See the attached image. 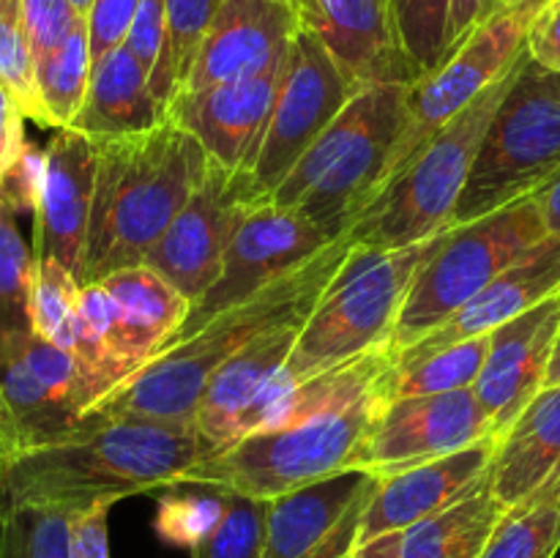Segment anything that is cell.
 Instances as JSON below:
<instances>
[{
  "label": "cell",
  "instance_id": "6da1fadb",
  "mask_svg": "<svg viewBox=\"0 0 560 558\" xmlns=\"http://www.w3.org/2000/svg\"><path fill=\"white\" fill-rule=\"evenodd\" d=\"M399 353L392 342L299 383L277 419L206 454L184 481L273 501L355 468L377 414L394 399Z\"/></svg>",
  "mask_w": 560,
  "mask_h": 558
},
{
  "label": "cell",
  "instance_id": "7a4b0ae2",
  "mask_svg": "<svg viewBox=\"0 0 560 558\" xmlns=\"http://www.w3.org/2000/svg\"><path fill=\"white\" fill-rule=\"evenodd\" d=\"M206 454L195 421L85 416L55 441L0 457V503L77 514L178 485Z\"/></svg>",
  "mask_w": 560,
  "mask_h": 558
},
{
  "label": "cell",
  "instance_id": "3957f363",
  "mask_svg": "<svg viewBox=\"0 0 560 558\" xmlns=\"http://www.w3.org/2000/svg\"><path fill=\"white\" fill-rule=\"evenodd\" d=\"M211 156L195 135L164 120L156 129L96 140V184L80 284L140 266L206 181Z\"/></svg>",
  "mask_w": 560,
  "mask_h": 558
},
{
  "label": "cell",
  "instance_id": "277c9868",
  "mask_svg": "<svg viewBox=\"0 0 560 558\" xmlns=\"http://www.w3.org/2000/svg\"><path fill=\"white\" fill-rule=\"evenodd\" d=\"M355 249L345 230L326 249L290 268L252 293L249 299L228 306L211 321L170 342L156 359L120 383L107 399L88 416H142L162 421H191L208 381L282 317L315 310L328 284L353 260Z\"/></svg>",
  "mask_w": 560,
  "mask_h": 558
},
{
  "label": "cell",
  "instance_id": "5b68a950",
  "mask_svg": "<svg viewBox=\"0 0 560 558\" xmlns=\"http://www.w3.org/2000/svg\"><path fill=\"white\" fill-rule=\"evenodd\" d=\"M408 85H366L345 104L268 200L342 235L381 186L405 126Z\"/></svg>",
  "mask_w": 560,
  "mask_h": 558
},
{
  "label": "cell",
  "instance_id": "8992f818",
  "mask_svg": "<svg viewBox=\"0 0 560 558\" xmlns=\"http://www.w3.org/2000/svg\"><path fill=\"white\" fill-rule=\"evenodd\" d=\"M525 58H528V49L512 66L509 74H503L495 85L487 88L452 124L443 126L410 159L408 167L394 175L366 202L364 211L348 228L350 239L359 249H402V246H413L452 228L454 208H457L465 184H468L481 137H485L495 109L501 107L503 96L512 88Z\"/></svg>",
  "mask_w": 560,
  "mask_h": 558
},
{
  "label": "cell",
  "instance_id": "52a82bcc",
  "mask_svg": "<svg viewBox=\"0 0 560 558\" xmlns=\"http://www.w3.org/2000/svg\"><path fill=\"white\" fill-rule=\"evenodd\" d=\"M441 235L402 249H355L353 260L328 284L301 326L299 342L288 361L290 381L299 386L366 350L392 342L410 284Z\"/></svg>",
  "mask_w": 560,
  "mask_h": 558
},
{
  "label": "cell",
  "instance_id": "ba28073f",
  "mask_svg": "<svg viewBox=\"0 0 560 558\" xmlns=\"http://www.w3.org/2000/svg\"><path fill=\"white\" fill-rule=\"evenodd\" d=\"M556 173H560V74L528 55L481 137L452 228L536 195Z\"/></svg>",
  "mask_w": 560,
  "mask_h": 558
},
{
  "label": "cell",
  "instance_id": "9c48e42d",
  "mask_svg": "<svg viewBox=\"0 0 560 558\" xmlns=\"http://www.w3.org/2000/svg\"><path fill=\"white\" fill-rule=\"evenodd\" d=\"M545 239L550 235L536 195L476 222L448 228L410 284L394 326L392 348L402 353L435 332Z\"/></svg>",
  "mask_w": 560,
  "mask_h": 558
},
{
  "label": "cell",
  "instance_id": "30bf717a",
  "mask_svg": "<svg viewBox=\"0 0 560 558\" xmlns=\"http://www.w3.org/2000/svg\"><path fill=\"white\" fill-rule=\"evenodd\" d=\"M530 16L520 11L498 9L490 20L481 22L443 63L427 71L424 77L408 85V102H405V126L388 156L386 173L381 186L388 184L394 175L408 167L410 159L443 129L452 124L459 113L470 107L487 88L495 85L503 74L528 49ZM375 191V195H377ZM372 195V197H375Z\"/></svg>",
  "mask_w": 560,
  "mask_h": 558
},
{
  "label": "cell",
  "instance_id": "8fae6325",
  "mask_svg": "<svg viewBox=\"0 0 560 558\" xmlns=\"http://www.w3.org/2000/svg\"><path fill=\"white\" fill-rule=\"evenodd\" d=\"M361 88L326 47L299 25L288 44L282 82L249 173L266 197L282 184L312 142Z\"/></svg>",
  "mask_w": 560,
  "mask_h": 558
},
{
  "label": "cell",
  "instance_id": "7c38bea8",
  "mask_svg": "<svg viewBox=\"0 0 560 558\" xmlns=\"http://www.w3.org/2000/svg\"><path fill=\"white\" fill-rule=\"evenodd\" d=\"M268 200L249 170L211 159L206 181L173 219L148 255L156 268L195 304L219 279L230 244L257 202Z\"/></svg>",
  "mask_w": 560,
  "mask_h": 558
},
{
  "label": "cell",
  "instance_id": "4fadbf2b",
  "mask_svg": "<svg viewBox=\"0 0 560 558\" xmlns=\"http://www.w3.org/2000/svg\"><path fill=\"white\" fill-rule=\"evenodd\" d=\"M310 312L282 317L268 326L208 381L191 421L211 452L230 446L277 419L295 392V383L288 375V361Z\"/></svg>",
  "mask_w": 560,
  "mask_h": 558
},
{
  "label": "cell",
  "instance_id": "5bb4252c",
  "mask_svg": "<svg viewBox=\"0 0 560 558\" xmlns=\"http://www.w3.org/2000/svg\"><path fill=\"white\" fill-rule=\"evenodd\" d=\"M490 432H495L492 419L474 388L394 397L377 414L355 468L386 479L459 452Z\"/></svg>",
  "mask_w": 560,
  "mask_h": 558
},
{
  "label": "cell",
  "instance_id": "9a60e30c",
  "mask_svg": "<svg viewBox=\"0 0 560 558\" xmlns=\"http://www.w3.org/2000/svg\"><path fill=\"white\" fill-rule=\"evenodd\" d=\"M331 241V233L317 228L301 213L271 200L257 202L230 244L219 279L189 306V317L170 342L195 332L197 326L211 321L228 306L249 299L252 293L288 274L290 268L301 266L320 249H326Z\"/></svg>",
  "mask_w": 560,
  "mask_h": 558
},
{
  "label": "cell",
  "instance_id": "2e32d148",
  "mask_svg": "<svg viewBox=\"0 0 560 558\" xmlns=\"http://www.w3.org/2000/svg\"><path fill=\"white\" fill-rule=\"evenodd\" d=\"M381 476L350 468L268 501L262 558H350Z\"/></svg>",
  "mask_w": 560,
  "mask_h": 558
},
{
  "label": "cell",
  "instance_id": "e0dca14e",
  "mask_svg": "<svg viewBox=\"0 0 560 558\" xmlns=\"http://www.w3.org/2000/svg\"><path fill=\"white\" fill-rule=\"evenodd\" d=\"M293 9L359 88L424 77L405 44L397 0H293Z\"/></svg>",
  "mask_w": 560,
  "mask_h": 558
},
{
  "label": "cell",
  "instance_id": "ac0fdd59",
  "mask_svg": "<svg viewBox=\"0 0 560 558\" xmlns=\"http://www.w3.org/2000/svg\"><path fill=\"white\" fill-rule=\"evenodd\" d=\"M284 58L288 49L260 71L202 91H180L170 102L167 118L195 135L213 162L249 170L271 120Z\"/></svg>",
  "mask_w": 560,
  "mask_h": 558
},
{
  "label": "cell",
  "instance_id": "d6986e66",
  "mask_svg": "<svg viewBox=\"0 0 560 558\" xmlns=\"http://www.w3.org/2000/svg\"><path fill=\"white\" fill-rule=\"evenodd\" d=\"M96 184V140L58 129L44 148V178L33 211V260L80 271Z\"/></svg>",
  "mask_w": 560,
  "mask_h": 558
},
{
  "label": "cell",
  "instance_id": "ffe728a7",
  "mask_svg": "<svg viewBox=\"0 0 560 558\" xmlns=\"http://www.w3.org/2000/svg\"><path fill=\"white\" fill-rule=\"evenodd\" d=\"M498 438V432H490L459 452L381 479L361 523L359 545L381 534L413 528L479 490L490 479Z\"/></svg>",
  "mask_w": 560,
  "mask_h": 558
},
{
  "label": "cell",
  "instance_id": "44dd1931",
  "mask_svg": "<svg viewBox=\"0 0 560 558\" xmlns=\"http://www.w3.org/2000/svg\"><path fill=\"white\" fill-rule=\"evenodd\" d=\"M560 334V290L490 334V353L474 392L501 435L545 388Z\"/></svg>",
  "mask_w": 560,
  "mask_h": 558
},
{
  "label": "cell",
  "instance_id": "7402d4cb",
  "mask_svg": "<svg viewBox=\"0 0 560 558\" xmlns=\"http://www.w3.org/2000/svg\"><path fill=\"white\" fill-rule=\"evenodd\" d=\"M299 14L284 0H224L184 91H202L266 69L288 49Z\"/></svg>",
  "mask_w": 560,
  "mask_h": 558
},
{
  "label": "cell",
  "instance_id": "603a6c76",
  "mask_svg": "<svg viewBox=\"0 0 560 558\" xmlns=\"http://www.w3.org/2000/svg\"><path fill=\"white\" fill-rule=\"evenodd\" d=\"M560 290V239H545L539 246L520 257L506 268L501 277L492 279L474 301L463 306L457 315L448 317L443 326L421 337L419 342L399 353V367L427 359L438 350L457 345L463 339L492 334L498 326L512 317L523 315L530 306L541 304L545 299Z\"/></svg>",
  "mask_w": 560,
  "mask_h": 558
},
{
  "label": "cell",
  "instance_id": "cb8c5ba5",
  "mask_svg": "<svg viewBox=\"0 0 560 558\" xmlns=\"http://www.w3.org/2000/svg\"><path fill=\"white\" fill-rule=\"evenodd\" d=\"M102 284L115 301L109 350L131 377L148 361L156 359L180 332L189 317L191 301L148 263L120 268L104 277Z\"/></svg>",
  "mask_w": 560,
  "mask_h": 558
},
{
  "label": "cell",
  "instance_id": "d4e9b609",
  "mask_svg": "<svg viewBox=\"0 0 560 558\" xmlns=\"http://www.w3.org/2000/svg\"><path fill=\"white\" fill-rule=\"evenodd\" d=\"M560 468V386H545L498 438L490 485L506 509L528 501Z\"/></svg>",
  "mask_w": 560,
  "mask_h": 558
},
{
  "label": "cell",
  "instance_id": "484cf974",
  "mask_svg": "<svg viewBox=\"0 0 560 558\" xmlns=\"http://www.w3.org/2000/svg\"><path fill=\"white\" fill-rule=\"evenodd\" d=\"M167 120V107L153 93L148 71L126 44L93 63L85 102L71 129L91 140L137 135Z\"/></svg>",
  "mask_w": 560,
  "mask_h": 558
},
{
  "label": "cell",
  "instance_id": "4316f807",
  "mask_svg": "<svg viewBox=\"0 0 560 558\" xmlns=\"http://www.w3.org/2000/svg\"><path fill=\"white\" fill-rule=\"evenodd\" d=\"M27 334L9 339L0 348V394H3V403L9 408L11 425L16 432V452L55 441L82 421L69 405L52 397L44 388V383L33 375L25 359Z\"/></svg>",
  "mask_w": 560,
  "mask_h": 558
},
{
  "label": "cell",
  "instance_id": "83f0119b",
  "mask_svg": "<svg viewBox=\"0 0 560 558\" xmlns=\"http://www.w3.org/2000/svg\"><path fill=\"white\" fill-rule=\"evenodd\" d=\"M503 514L487 479L465 501L405 531L402 558H479Z\"/></svg>",
  "mask_w": 560,
  "mask_h": 558
},
{
  "label": "cell",
  "instance_id": "f1b7e54d",
  "mask_svg": "<svg viewBox=\"0 0 560 558\" xmlns=\"http://www.w3.org/2000/svg\"><path fill=\"white\" fill-rule=\"evenodd\" d=\"M91 74V36H88V20L82 16L80 25L55 53L36 60V91L47 129H71L85 102Z\"/></svg>",
  "mask_w": 560,
  "mask_h": 558
},
{
  "label": "cell",
  "instance_id": "f546056e",
  "mask_svg": "<svg viewBox=\"0 0 560 558\" xmlns=\"http://www.w3.org/2000/svg\"><path fill=\"white\" fill-rule=\"evenodd\" d=\"M222 3L224 0H164V47L151 71V88L164 107H170L189 82L197 53Z\"/></svg>",
  "mask_w": 560,
  "mask_h": 558
},
{
  "label": "cell",
  "instance_id": "4dcf8cb0",
  "mask_svg": "<svg viewBox=\"0 0 560 558\" xmlns=\"http://www.w3.org/2000/svg\"><path fill=\"white\" fill-rule=\"evenodd\" d=\"M33 249L16 228V211L0 191V348L9 339L33 332L31 284Z\"/></svg>",
  "mask_w": 560,
  "mask_h": 558
},
{
  "label": "cell",
  "instance_id": "1f68e13d",
  "mask_svg": "<svg viewBox=\"0 0 560 558\" xmlns=\"http://www.w3.org/2000/svg\"><path fill=\"white\" fill-rule=\"evenodd\" d=\"M490 353V334L463 339L438 350L427 359L399 367L394 381V397H419V394H446L474 388Z\"/></svg>",
  "mask_w": 560,
  "mask_h": 558
},
{
  "label": "cell",
  "instance_id": "d6a6232c",
  "mask_svg": "<svg viewBox=\"0 0 560 558\" xmlns=\"http://www.w3.org/2000/svg\"><path fill=\"white\" fill-rule=\"evenodd\" d=\"M164 490L156 509V534L167 545L195 550L222 520L228 490L197 481H178Z\"/></svg>",
  "mask_w": 560,
  "mask_h": 558
},
{
  "label": "cell",
  "instance_id": "836d02e7",
  "mask_svg": "<svg viewBox=\"0 0 560 558\" xmlns=\"http://www.w3.org/2000/svg\"><path fill=\"white\" fill-rule=\"evenodd\" d=\"M71 518L63 509L0 503V558H71Z\"/></svg>",
  "mask_w": 560,
  "mask_h": 558
},
{
  "label": "cell",
  "instance_id": "e575fe53",
  "mask_svg": "<svg viewBox=\"0 0 560 558\" xmlns=\"http://www.w3.org/2000/svg\"><path fill=\"white\" fill-rule=\"evenodd\" d=\"M560 503L523 501L506 509L479 558H556Z\"/></svg>",
  "mask_w": 560,
  "mask_h": 558
},
{
  "label": "cell",
  "instance_id": "d590c367",
  "mask_svg": "<svg viewBox=\"0 0 560 558\" xmlns=\"http://www.w3.org/2000/svg\"><path fill=\"white\" fill-rule=\"evenodd\" d=\"M80 279L55 260H36L31 284V326L38 337L71 350L80 306Z\"/></svg>",
  "mask_w": 560,
  "mask_h": 558
},
{
  "label": "cell",
  "instance_id": "8d00e7d4",
  "mask_svg": "<svg viewBox=\"0 0 560 558\" xmlns=\"http://www.w3.org/2000/svg\"><path fill=\"white\" fill-rule=\"evenodd\" d=\"M0 85L9 88L27 118L47 129L36 91V58L22 22V0H0Z\"/></svg>",
  "mask_w": 560,
  "mask_h": 558
},
{
  "label": "cell",
  "instance_id": "74e56055",
  "mask_svg": "<svg viewBox=\"0 0 560 558\" xmlns=\"http://www.w3.org/2000/svg\"><path fill=\"white\" fill-rule=\"evenodd\" d=\"M268 501L228 490V509L217 528L191 550V558H262Z\"/></svg>",
  "mask_w": 560,
  "mask_h": 558
},
{
  "label": "cell",
  "instance_id": "f35d334b",
  "mask_svg": "<svg viewBox=\"0 0 560 558\" xmlns=\"http://www.w3.org/2000/svg\"><path fill=\"white\" fill-rule=\"evenodd\" d=\"M397 9L408 53L427 74L446 55L452 0H397Z\"/></svg>",
  "mask_w": 560,
  "mask_h": 558
},
{
  "label": "cell",
  "instance_id": "ab89813d",
  "mask_svg": "<svg viewBox=\"0 0 560 558\" xmlns=\"http://www.w3.org/2000/svg\"><path fill=\"white\" fill-rule=\"evenodd\" d=\"M25 359L31 364L33 375L44 383L52 397L69 405L77 416L80 414V370H77V359L71 350L60 348V345L49 342V339L38 337L31 332L25 337Z\"/></svg>",
  "mask_w": 560,
  "mask_h": 558
},
{
  "label": "cell",
  "instance_id": "60d3db41",
  "mask_svg": "<svg viewBox=\"0 0 560 558\" xmlns=\"http://www.w3.org/2000/svg\"><path fill=\"white\" fill-rule=\"evenodd\" d=\"M80 20L82 14L69 0H22V22L36 60L55 53L80 25Z\"/></svg>",
  "mask_w": 560,
  "mask_h": 558
},
{
  "label": "cell",
  "instance_id": "b9f144b4",
  "mask_svg": "<svg viewBox=\"0 0 560 558\" xmlns=\"http://www.w3.org/2000/svg\"><path fill=\"white\" fill-rule=\"evenodd\" d=\"M137 5L140 0H93L85 16L93 63L126 42Z\"/></svg>",
  "mask_w": 560,
  "mask_h": 558
},
{
  "label": "cell",
  "instance_id": "7bdbcfd3",
  "mask_svg": "<svg viewBox=\"0 0 560 558\" xmlns=\"http://www.w3.org/2000/svg\"><path fill=\"white\" fill-rule=\"evenodd\" d=\"M124 44L140 60L151 80V71L156 69L164 47V0H140Z\"/></svg>",
  "mask_w": 560,
  "mask_h": 558
},
{
  "label": "cell",
  "instance_id": "ee69618b",
  "mask_svg": "<svg viewBox=\"0 0 560 558\" xmlns=\"http://www.w3.org/2000/svg\"><path fill=\"white\" fill-rule=\"evenodd\" d=\"M109 507L96 503L71 518V558H109Z\"/></svg>",
  "mask_w": 560,
  "mask_h": 558
},
{
  "label": "cell",
  "instance_id": "f6af8a7d",
  "mask_svg": "<svg viewBox=\"0 0 560 558\" xmlns=\"http://www.w3.org/2000/svg\"><path fill=\"white\" fill-rule=\"evenodd\" d=\"M44 178V151H33V146L25 148L20 162L14 164L9 175L0 184V191L5 195V200L11 202L14 211H36L38 189H42Z\"/></svg>",
  "mask_w": 560,
  "mask_h": 558
},
{
  "label": "cell",
  "instance_id": "bcb514c9",
  "mask_svg": "<svg viewBox=\"0 0 560 558\" xmlns=\"http://www.w3.org/2000/svg\"><path fill=\"white\" fill-rule=\"evenodd\" d=\"M25 118L20 102L11 96L9 88L0 85V184L14 170L25 153Z\"/></svg>",
  "mask_w": 560,
  "mask_h": 558
},
{
  "label": "cell",
  "instance_id": "7dc6e473",
  "mask_svg": "<svg viewBox=\"0 0 560 558\" xmlns=\"http://www.w3.org/2000/svg\"><path fill=\"white\" fill-rule=\"evenodd\" d=\"M528 55L547 71L560 74V0H550L530 22Z\"/></svg>",
  "mask_w": 560,
  "mask_h": 558
},
{
  "label": "cell",
  "instance_id": "c3c4849f",
  "mask_svg": "<svg viewBox=\"0 0 560 558\" xmlns=\"http://www.w3.org/2000/svg\"><path fill=\"white\" fill-rule=\"evenodd\" d=\"M498 9V0H452V14H448V33H446V55L454 53L476 27L485 20H490ZM441 60V63H443Z\"/></svg>",
  "mask_w": 560,
  "mask_h": 558
},
{
  "label": "cell",
  "instance_id": "681fc988",
  "mask_svg": "<svg viewBox=\"0 0 560 558\" xmlns=\"http://www.w3.org/2000/svg\"><path fill=\"white\" fill-rule=\"evenodd\" d=\"M536 200H539L541 219H545V228L550 239H560V173L552 175L539 191H536Z\"/></svg>",
  "mask_w": 560,
  "mask_h": 558
},
{
  "label": "cell",
  "instance_id": "f907efd6",
  "mask_svg": "<svg viewBox=\"0 0 560 558\" xmlns=\"http://www.w3.org/2000/svg\"><path fill=\"white\" fill-rule=\"evenodd\" d=\"M402 534L405 531H392V534L361 542L350 558H402Z\"/></svg>",
  "mask_w": 560,
  "mask_h": 558
},
{
  "label": "cell",
  "instance_id": "816d5d0a",
  "mask_svg": "<svg viewBox=\"0 0 560 558\" xmlns=\"http://www.w3.org/2000/svg\"><path fill=\"white\" fill-rule=\"evenodd\" d=\"M550 0H498V9H509V11H520V14L530 16L534 20Z\"/></svg>",
  "mask_w": 560,
  "mask_h": 558
},
{
  "label": "cell",
  "instance_id": "f5cc1de1",
  "mask_svg": "<svg viewBox=\"0 0 560 558\" xmlns=\"http://www.w3.org/2000/svg\"><path fill=\"white\" fill-rule=\"evenodd\" d=\"M528 501H552V503H560V468L550 476V479L545 481V487H541L539 492H534V496L528 498Z\"/></svg>",
  "mask_w": 560,
  "mask_h": 558
},
{
  "label": "cell",
  "instance_id": "db71d44e",
  "mask_svg": "<svg viewBox=\"0 0 560 558\" xmlns=\"http://www.w3.org/2000/svg\"><path fill=\"white\" fill-rule=\"evenodd\" d=\"M545 386H560V334H558V339H556V350H552L550 367H547Z\"/></svg>",
  "mask_w": 560,
  "mask_h": 558
},
{
  "label": "cell",
  "instance_id": "11a10c76",
  "mask_svg": "<svg viewBox=\"0 0 560 558\" xmlns=\"http://www.w3.org/2000/svg\"><path fill=\"white\" fill-rule=\"evenodd\" d=\"M0 425H3L5 430H9L11 435H14V441H16V432H14V425H11L9 408H5V403H3V394H0Z\"/></svg>",
  "mask_w": 560,
  "mask_h": 558
},
{
  "label": "cell",
  "instance_id": "9f6ffc18",
  "mask_svg": "<svg viewBox=\"0 0 560 558\" xmlns=\"http://www.w3.org/2000/svg\"><path fill=\"white\" fill-rule=\"evenodd\" d=\"M71 5H74L77 11H80L82 16H88V11H91V5H93V0H69Z\"/></svg>",
  "mask_w": 560,
  "mask_h": 558
},
{
  "label": "cell",
  "instance_id": "6f0895ef",
  "mask_svg": "<svg viewBox=\"0 0 560 558\" xmlns=\"http://www.w3.org/2000/svg\"><path fill=\"white\" fill-rule=\"evenodd\" d=\"M284 3H293V0H284Z\"/></svg>",
  "mask_w": 560,
  "mask_h": 558
},
{
  "label": "cell",
  "instance_id": "680465c9",
  "mask_svg": "<svg viewBox=\"0 0 560 558\" xmlns=\"http://www.w3.org/2000/svg\"><path fill=\"white\" fill-rule=\"evenodd\" d=\"M495 11H498V9H495Z\"/></svg>",
  "mask_w": 560,
  "mask_h": 558
}]
</instances>
